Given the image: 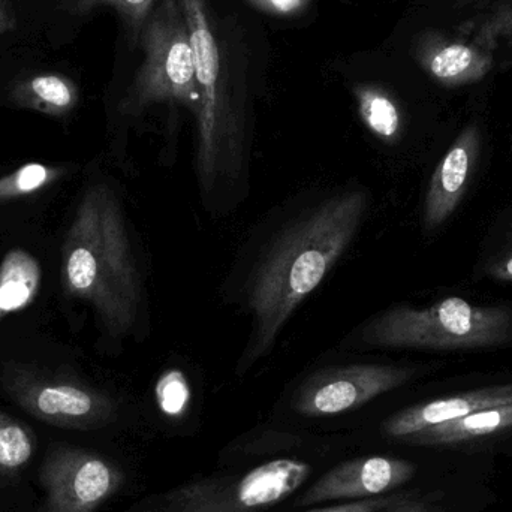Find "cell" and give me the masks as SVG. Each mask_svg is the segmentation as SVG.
Instances as JSON below:
<instances>
[{
    "instance_id": "d6986e66",
    "label": "cell",
    "mask_w": 512,
    "mask_h": 512,
    "mask_svg": "<svg viewBox=\"0 0 512 512\" xmlns=\"http://www.w3.org/2000/svg\"><path fill=\"white\" fill-rule=\"evenodd\" d=\"M156 0H74L75 14L87 15L99 6H110L125 21L132 38H140L147 18L152 14Z\"/></svg>"
},
{
    "instance_id": "4316f807",
    "label": "cell",
    "mask_w": 512,
    "mask_h": 512,
    "mask_svg": "<svg viewBox=\"0 0 512 512\" xmlns=\"http://www.w3.org/2000/svg\"><path fill=\"white\" fill-rule=\"evenodd\" d=\"M17 26L14 9L9 0H0V36L12 32Z\"/></svg>"
},
{
    "instance_id": "cb8c5ba5",
    "label": "cell",
    "mask_w": 512,
    "mask_h": 512,
    "mask_svg": "<svg viewBox=\"0 0 512 512\" xmlns=\"http://www.w3.org/2000/svg\"><path fill=\"white\" fill-rule=\"evenodd\" d=\"M399 495L378 496V498L358 499V501L345 502L333 507L309 512H379L391 504Z\"/></svg>"
},
{
    "instance_id": "d4e9b609",
    "label": "cell",
    "mask_w": 512,
    "mask_h": 512,
    "mask_svg": "<svg viewBox=\"0 0 512 512\" xmlns=\"http://www.w3.org/2000/svg\"><path fill=\"white\" fill-rule=\"evenodd\" d=\"M255 8L276 17H291L300 14L310 0H249Z\"/></svg>"
},
{
    "instance_id": "8fae6325",
    "label": "cell",
    "mask_w": 512,
    "mask_h": 512,
    "mask_svg": "<svg viewBox=\"0 0 512 512\" xmlns=\"http://www.w3.org/2000/svg\"><path fill=\"white\" fill-rule=\"evenodd\" d=\"M480 150L481 131L478 125L471 123L457 135L430 179L423 209L426 233H435L459 209L477 168Z\"/></svg>"
},
{
    "instance_id": "7402d4cb",
    "label": "cell",
    "mask_w": 512,
    "mask_h": 512,
    "mask_svg": "<svg viewBox=\"0 0 512 512\" xmlns=\"http://www.w3.org/2000/svg\"><path fill=\"white\" fill-rule=\"evenodd\" d=\"M499 38L512 41V6L499 5L480 29L481 41L492 44Z\"/></svg>"
},
{
    "instance_id": "277c9868",
    "label": "cell",
    "mask_w": 512,
    "mask_h": 512,
    "mask_svg": "<svg viewBox=\"0 0 512 512\" xmlns=\"http://www.w3.org/2000/svg\"><path fill=\"white\" fill-rule=\"evenodd\" d=\"M358 340L376 348L459 352L512 343V309L448 297L427 307L394 306L370 319Z\"/></svg>"
},
{
    "instance_id": "9a60e30c",
    "label": "cell",
    "mask_w": 512,
    "mask_h": 512,
    "mask_svg": "<svg viewBox=\"0 0 512 512\" xmlns=\"http://www.w3.org/2000/svg\"><path fill=\"white\" fill-rule=\"evenodd\" d=\"M12 101L24 108L51 116L74 110L80 92L71 78L62 74H39L20 81L12 90Z\"/></svg>"
},
{
    "instance_id": "ac0fdd59",
    "label": "cell",
    "mask_w": 512,
    "mask_h": 512,
    "mask_svg": "<svg viewBox=\"0 0 512 512\" xmlns=\"http://www.w3.org/2000/svg\"><path fill=\"white\" fill-rule=\"evenodd\" d=\"M36 438L26 424L0 412V474L21 471L32 459Z\"/></svg>"
},
{
    "instance_id": "8992f818",
    "label": "cell",
    "mask_w": 512,
    "mask_h": 512,
    "mask_svg": "<svg viewBox=\"0 0 512 512\" xmlns=\"http://www.w3.org/2000/svg\"><path fill=\"white\" fill-rule=\"evenodd\" d=\"M303 460L274 459L242 474H222L171 490L155 512H262L285 501L309 478Z\"/></svg>"
},
{
    "instance_id": "603a6c76",
    "label": "cell",
    "mask_w": 512,
    "mask_h": 512,
    "mask_svg": "<svg viewBox=\"0 0 512 512\" xmlns=\"http://www.w3.org/2000/svg\"><path fill=\"white\" fill-rule=\"evenodd\" d=\"M484 274L496 282H512V233L505 245L487 259Z\"/></svg>"
},
{
    "instance_id": "e0dca14e",
    "label": "cell",
    "mask_w": 512,
    "mask_h": 512,
    "mask_svg": "<svg viewBox=\"0 0 512 512\" xmlns=\"http://www.w3.org/2000/svg\"><path fill=\"white\" fill-rule=\"evenodd\" d=\"M361 122L384 143H394L402 132V111L393 96L375 84H358L354 89Z\"/></svg>"
},
{
    "instance_id": "52a82bcc",
    "label": "cell",
    "mask_w": 512,
    "mask_h": 512,
    "mask_svg": "<svg viewBox=\"0 0 512 512\" xmlns=\"http://www.w3.org/2000/svg\"><path fill=\"white\" fill-rule=\"evenodd\" d=\"M42 512H95L123 483L113 462L80 448H57L42 463Z\"/></svg>"
},
{
    "instance_id": "7c38bea8",
    "label": "cell",
    "mask_w": 512,
    "mask_h": 512,
    "mask_svg": "<svg viewBox=\"0 0 512 512\" xmlns=\"http://www.w3.org/2000/svg\"><path fill=\"white\" fill-rule=\"evenodd\" d=\"M507 403H512V382L463 391L453 396L420 403L391 415L382 424V433L393 441L406 444L408 439L424 430L460 420L481 409L507 405Z\"/></svg>"
},
{
    "instance_id": "30bf717a",
    "label": "cell",
    "mask_w": 512,
    "mask_h": 512,
    "mask_svg": "<svg viewBox=\"0 0 512 512\" xmlns=\"http://www.w3.org/2000/svg\"><path fill=\"white\" fill-rule=\"evenodd\" d=\"M414 463L394 457L372 456L342 463L322 475L298 499V507L333 501L378 498L412 480Z\"/></svg>"
},
{
    "instance_id": "7a4b0ae2",
    "label": "cell",
    "mask_w": 512,
    "mask_h": 512,
    "mask_svg": "<svg viewBox=\"0 0 512 512\" xmlns=\"http://www.w3.org/2000/svg\"><path fill=\"white\" fill-rule=\"evenodd\" d=\"M63 285L95 309L111 336L134 330L141 306V280L125 216L104 183L87 188L63 245Z\"/></svg>"
},
{
    "instance_id": "484cf974",
    "label": "cell",
    "mask_w": 512,
    "mask_h": 512,
    "mask_svg": "<svg viewBox=\"0 0 512 512\" xmlns=\"http://www.w3.org/2000/svg\"><path fill=\"white\" fill-rule=\"evenodd\" d=\"M379 512H433L429 505L420 499L408 498V496L399 495L388 507Z\"/></svg>"
},
{
    "instance_id": "5bb4252c",
    "label": "cell",
    "mask_w": 512,
    "mask_h": 512,
    "mask_svg": "<svg viewBox=\"0 0 512 512\" xmlns=\"http://www.w3.org/2000/svg\"><path fill=\"white\" fill-rule=\"evenodd\" d=\"M512 430V403L472 412L460 420L424 430L406 444L421 447H459L481 439L493 438Z\"/></svg>"
},
{
    "instance_id": "9c48e42d",
    "label": "cell",
    "mask_w": 512,
    "mask_h": 512,
    "mask_svg": "<svg viewBox=\"0 0 512 512\" xmlns=\"http://www.w3.org/2000/svg\"><path fill=\"white\" fill-rule=\"evenodd\" d=\"M6 388L24 411L53 426L86 430L113 417L108 397L65 379L18 373L6 378Z\"/></svg>"
},
{
    "instance_id": "3957f363",
    "label": "cell",
    "mask_w": 512,
    "mask_h": 512,
    "mask_svg": "<svg viewBox=\"0 0 512 512\" xmlns=\"http://www.w3.org/2000/svg\"><path fill=\"white\" fill-rule=\"evenodd\" d=\"M194 48L198 110L195 170L206 206L248 173L245 99L233 84L209 0H179Z\"/></svg>"
},
{
    "instance_id": "6da1fadb",
    "label": "cell",
    "mask_w": 512,
    "mask_h": 512,
    "mask_svg": "<svg viewBox=\"0 0 512 512\" xmlns=\"http://www.w3.org/2000/svg\"><path fill=\"white\" fill-rule=\"evenodd\" d=\"M366 210L363 191L343 192L300 216L274 240L249 285L252 331L239 373L271 351L292 313L351 246Z\"/></svg>"
},
{
    "instance_id": "2e32d148",
    "label": "cell",
    "mask_w": 512,
    "mask_h": 512,
    "mask_svg": "<svg viewBox=\"0 0 512 512\" xmlns=\"http://www.w3.org/2000/svg\"><path fill=\"white\" fill-rule=\"evenodd\" d=\"M41 267L35 256L21 249L6 254L0 264V318L24 309L35 300Z\"/></svg>"
},
{
    "instance_id": "ffe728a7",
    "label": "cell",
    "mask_w": 512,
    "mask_h": 512,
    "mask_svg": "<svg viewBox=\"0 0 512 512\" xmlns=\"http://www.w3.org/2000/svg\"><path fill=\"white\" fill-rule=\"evenodd\" d=\"M59 170L42 164H26L0 179V201L23 197L44 188L59 177Z\"/></svg>"
},
{
    "instance_id": "4fadbf2b",
    "label": "cell",
    "mask_w": 512,
    "mask_h": 512,
    "mask_svg": "<svg viewBox=\"0 0 512 512\" xmlns=\"http://www.w3.org/2000/svg\"><path fill=\"white\" fill-rule=\"evenodd\" d=\"M492 45L448 38L441 33L421 36L417 60L421 68L445 87H462L483 80L493 66Z\"/></svg>"
},
{
    "instance_id": "83f0119b",
    "label": "cell",
    "mask_w": 512,
    "mask_h": 512,
    "mask_svg": "<svg viewBox=\"0 0 512 512\" xmlns=\"http://www.w3.org/2000/svg\"><path fill=\"white\" fill-rule=\"evenodd\" d=\"M462 3H469L472 2V0H460ZM499 5H512V0H498Z\"/></svg>"
},
{
    "instance_id": "ba28073f",
    "label": "cell",
    "mask_w": 512,
    "mask_h": 512,
    "mask_svg": "<svg viewBox=\"0 0 512 512\" xmlns=\"http://www.w3.org/2000/svg\"><path fill=\"white\" fill-rule=\"evenodd\" d=\"M417 370L384 364H352L316 373L304 382L294 408L306 417H330L360 408L408 384Z\"/></svg>"
},
{
    "instance_id": "5b68a950",
    "label": "cell",
    "mask_w": 512,
    "mask_h": 512,
    "mask_svg": "<svg viewBox=\"0 0 512 512\" xmlns=\"http://www.w3.org/2000/svg\"><path fill=\"white\" fill-rule=\"evenodd\" d=\"M144 60L120 110L138 116L158 104H179L197 114L194 48L179 0H162L140 33Z\"/></svg>"
},
{
    "instance_id": "44dd1931",
    "label": "cell",
    "mask_w": 512,
    "mask_h": 512,
    "mask_svg": "<svg viewBox=\"0 0 512 512\" xmlns=\"http://www.w3.org/2000/svg\"><path fill=\"white\" fill-rule=\"evenodd\" d=\"M158 402L162 411L171 417L182 415L189 400L188 385L179 373H170L158 385Z\"/></svg>"
}]
</instances>
